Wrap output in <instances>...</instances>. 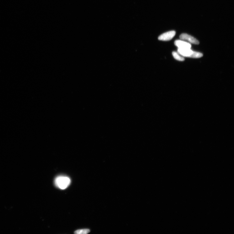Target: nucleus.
<instances>
[{"instance_id": "obj_2", "label": "nucleus", "mask_w": 234, "mask_h": 234, "mask_svg": "<svg viewBox=\"0 0 234 234\" xmlns=\"http://www.w3.org/2000/svg\"><path fill=\"white\" fill-rule=\"evenodd\" d=\"M178 52L183 57L193 58L195 51L191 50L190 49L178 48Z\"/></svg>"}, {"instance_id": "obj_1", "label": "nucleus", "mask_w": 234, "mask_h": 234, "mask_svg": "<svg viewBox=\"0 0 234 234\" xmlns=\"http://www.w3.org/2000/svg\"><path fill=\"white\" fill-rule=\"evenodd\" d=\"M71 183L70 178L66 176L57 177L55 180V184L57 187L61 189H65Z\"/></svg>"}, {"instance_id": "obj_4", "label": "nucleus", "mask_w": 234, "mask_h": 234, "mask_svg": "<svg viewBox=\"0 0 234 234\" xmlns=\"http://www.w3.org/2000/svg\"><path fill=\"white\" fill-rule=\"evenodd\" d=\"M180 38L181 40L188 41L190 44L196 45L199 44V42L198 40L193 37L186 34H181L180 36Z\"/></svg>"}, {"instance_id": "obj_3", "label": "nucleus", "mask_w": 234, "mask_h": 234, "mask_svg": "<svg viewBox=\"0 0 234 234\" xmlns=\"http://www.w3.org/2000/svg\"><path fill=\"white\" fill-rule=\"evenodd\" d=\"M176 32L174 31H171L163 34L159 36L158 39L160 41H170L173 38Z\"/></svg>"}, {"instance_id": "obj_7", "label": "nucleus", "mask_w": 234, "mask_h": 234, "mask_svg": "<svg viewBox=\"0 0 234 234\" xmlns=\"http://www.w3.org/2000/svg\"><path fill=\"white\" fill-rule=\"evenodd\" d=\"M90 232V230L88 229H84L76 230L74 233L76 234H86L89 233Z\"/></svg>"}, {"instance_id": "obj_5", "label": "nucleus", "mask_w": 234, "mask_h": 234, "mask_svg": "<svg viewBox=\"0 0 234 234\" xmlns=\"http://www.w3.org/2000/svg\"><path fill=\"white\" fill-rule=\"evenodd\" d=\"M175 44L180 49H190L191 47V45L190 43L181 40H176L175 42Z\"/></svg>"}, {"instance_id": "obj_6", "label": "nucleus", "mask_w": 234, "mask_h": 234, "mask_svg": "<svg viewBox=\"0 0 234 234\" xmlns=\"http://www.w3.org/2000/svg\"><path fill=\"white\" fill-rule=\"evenodd\" d=\"M172 55L176 60L180 61H183L185 59L183 57L180 56L178 52L173 51L172 52Z\"/></svg>"}]
</instances>
